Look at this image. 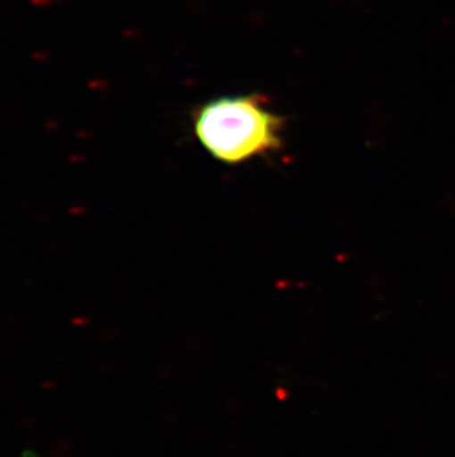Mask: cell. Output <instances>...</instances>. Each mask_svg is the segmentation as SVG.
Returning a JSON list of instances; mask_svg holds the SVG:
<instances>
[{"label": "cell", "instance_id": "obj_1", "mask_svg": "<svg viewBox=\"0 0 455 457\" xmlns=\"http://www.w3.org/2000/svg\"><path fill=\"white\" fill-rule=\"evenodd\" d=\"M284 119L263 96H225L195 108L194 135L213 159L240 164L283 147Z\"/></svg>", "mask_w": 455, "mask_h": 457}]
</instances>
